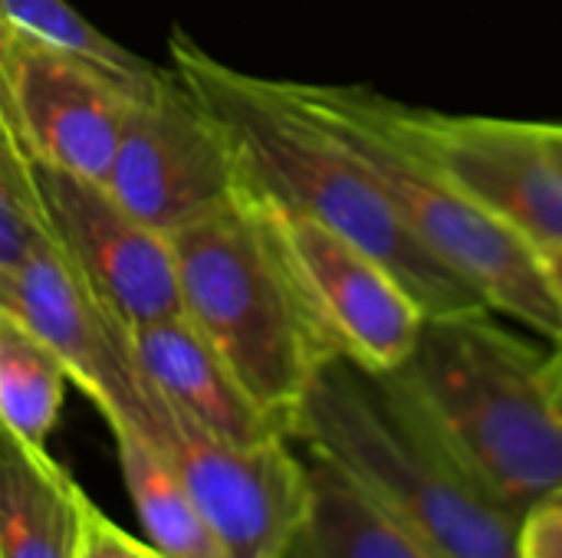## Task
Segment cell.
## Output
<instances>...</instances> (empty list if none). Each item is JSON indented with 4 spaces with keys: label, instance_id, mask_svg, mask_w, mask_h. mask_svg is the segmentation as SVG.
Segmentation results:
<instances>
[{
    "label": "cell",
    "instance_id": "obj_20",
    "mask_svg": "<svg viewBox=\"0 0 562 558\" xmlns=\"http://www.w3.org/2000/svg\"><path fill=\"white\" fill-rule=\"evenodd\" d=\"M76 558H168L155 549L148 539L128 536L122 526H115L105 513L95 510V503H86L82 513V533H79V553Z\"/></svg>",
    "mask_w": 562,
    "mask_h": 558
},
{
    "label": "cell",
    "instance_id": "obj_9",
    "mask_svg": "<svg viewBox=\"0 0 562 558\" xmlns=\"http://www.w3.org/2000/svg\"><path fill=\"white\" fill-rule=\"evenodd\" d=\"M105 191L138 220L175 234L240 191L237 158L171 66L151 95L132 99L122 118Z\"/></svg>",
    "mask_w": 562,
    "mask_h": 558
},
{
    "label": "cell",
    "instance_id": "obj_18",
    "mask_svg": "<svg viewBox=\"0 0 562 558\" xmlns=\"http://www.w3.org/2000/svg\"><path fill=\"white\" fill-rule=\"evenodd\" d=\"M0 10L13 30L30 33L49 46L69 49V53L95 62L112 79H119L135 99L151 95L161 79V66L142 59L138 53L119 46L115 39H109L66 0H0Z\"/></svg>",
    "mask_w": 562,
    "mask_h": 558
},
{
    "label": "cell",
    "instance_id": "obj_24",
    "mask_svg": "<svg viewBox=\"0 0 562 558\" xmlns=\"http://www.w3.org/2000/svg\"><path fill=\"white\" fill-rule=\"evenodd\" d=\"M540 132H543V141H547L557 168L562 171V122H540Z\"/></svg>",
    "mask_w": 562,
    "mask_h": 558
},
{
    "label": "cell",
    "instance_id": "obj_11",
    "mask_svg": "<svg viewBox=\"0 0 562 558\" xmlns=\"http://www.w3.org/2000/svg\"><path fill=\"white\" fill-rule=\"evenodd\" d=\"M53 240L128 329L181 316L171 237L128 214L99 181L33 161Z\"/></svg>",
    "mask_w": 562,
    "mask_h": 558
},
{
    "label": "cell",
    "instance_id": "obj_22",
    "mask_svg": "<svg viewBox=\"0 0 562 558\" xmlns=\"http://www.w3.org/2000/svg\"><path fill=\"white\" fill-rule=\"evenodd\" d=\"M10 36H13V26H10V20H7L3 10H0V125H3V132L26 151L23 128H20L16 105H13V89H10ZM26 155H30V151H26Z\"/></svg>",
    "mask_w": 562,
    "mask_h": 558
},
{
    "label": "cell",
    "instance_id": "obj_13",
    "mask_svg": "<svg viewBox=\"0 0 562 558\" xmlns=\"http://www.w3.org/2000/svg\"><path fill=\"white\" fill-rule=\"evenodd\" d=\"M132 345L148 382L184 421L234 444L286 437L184 316L132 329Z\"/></svg>",
    "mask_w": 562,
    "mask_h": 558
},
{
    "label": "cell",
    "instance_id": "obj_14",
    "mask_svg": "<svg viewBox=\"0 0 562 558\" xmlns=\"http://www.w3.org/2000/svg\"><path fill=\"white\" fill-rule=\"evenodd\" d=\"M89 497L0 421V558H76Z\"/></svg>",
    "mask_w": 562,
    "mask_h": 558
},
{
    "label": "cell",
    "instance_id": "obj_3",
    "mask_svg": "<svg viewBox=\"0 0 562 558\" xmlns=\"http://www.w3.org/2000/svg\"><path fill=\"white\" fill-rule=\"evenodd\" d=\"M293 441L342 470L441 558H520V523L385 375L329 358L300 405Z\"/></svg>",
    "mask_w": 562,
    "mask_h": 558
},
{
    "label": "cell",
    "instance_id": "obj_19",
    "mask_svg": "<svg viewBox=\"0 0 562 558\" xmlns=\"http://www.w3.org/2000/svg\"><path fill=\"white\" fill-rule=\"evenodd\" d=\"M49 224L33 184V158L0 125V266L49 243Z\"/></svg>",
    "mask_w": 562,
    "mask_h": 558
},
{
    "label": "cell",
    "instance_id": "obj_21",
    "mask_svg": "<svg viewBox=\"0 0 562 558\" xmlns=\"http://www.w3.org/2000/svg\"><path fill=\"white\" fill-rule=\"evenodd\" d=\"M520 558H562V490L543 497L520 516Z\"/></svg>",
    "mask_w": 562,
    "mask_h": 558
},
{
    "label": "cell",
    "instance_id": "obj_1",
    "mask_svg": "<svg viewBox=\"0 0 562 558\" xmlns=\"http://www.w3.org/2000/svg\"><path fill=\"white\" fill-rule=\"evenodd\" d=\"M168 56L184 89L221 125L247 191L366 247L405 283L428 319L487 309L408 234L362 158L293 95L286 79L234 69L184 30L168 36Z\"/></svg>",
    "mask_w": 562,
    "mask_h": 558
},
{
    "label": "cell",
    "instance_id": "obj_2",
    "mask_svg": "<svg viewBox=\"0 0 562 558\" xmlns=\"http://www.w3.org/2000/svg\"><path fill=\"white\" fill-rule=\"evenodd\" d=\"M385 378L517 523L562 490V342L491 309L445 312Z\"/></svg>",
    "mask_w": 562,
    "mask_h": 558
},
{
    "label": "cell",
    "instance_id": "obj_5",
    "mask_svg": "<svg viewBox=\"0 0 562 558\" xmlns=\"http://www.w3.org/2000/svg\"><path fill=\"white\" fill-rule=\"evenodd\" d=\"M290 89L362 158L408 234L491 312L547 342H562V312L537 247L398 141L372 112L369 86L290 82Z\"/></svg>",
    "mask_w": 562,
    "mask_h": 558
},
{
    "label": "cell",
    "instance_id": "obj_17",
    "mask_svg": "<svg viewBox=\"0 0 562 558\" xmlns=\"http://www.w3.org/2000/svg\"><path fill=\"white\" fill-rule=\"evenodd\" d=\"M66 385L72 382L59 355L0 306V421L23 441L46 447L66 401Z\"/></svg>",
    "mask_w": 562,
    "mask_h": 558
},
{
    "label": "cell",
    "instance_id": "obj_6",
    "mask_svg": "<svg viewBox=\"0 0 562 558\" xmlns=\"http://www.w3.org/2000/svg\"><path fill=\"white\" fill-rule=\"evenodd\" d=\"M0 306L23 319L66 365L69 382L95 405L109 431L161 441L171 408L138 365L132 329L86 286L56 240L0 266Z\"/></svg>",
    "mask_w": 562,
    "mask_h": 558
},
{
    "label": "cell",
    "instance_id": "obj_4",
    "mask_svg": "<svg viewBox=\"0 0 562 558\" xmlns=\"http://www.w3.org/2000/svg\"><path fill=\"white\" fill-rule=\"evenodd\" d=\"M168 237L181 316L293 441L300 405L333 352L303 306L260 201L240 184L227 204Z\"/></svg>",
    "mask_w": 562,
    "mask_h": 558
},
{
    "label": "cell",
    "instance_id": "obj_15",
    "mask_svg": "<svg viewBox=\"0 0 562 558\" xmlns=\"http://www.w3.org/2000/svg\"><path fill=\"white\" fill-rule=\"evenodd\" d=\"M306 464V516L280 558H441L329 460Z\"/></svg>",
    "mask_w": 562,
    "mask_h": 558
},
{
    "label": "cell",
    "instance_id": "obj_16",
    "mask_svg": "<svg viewBox=\"0 0 562 558\" xmlns=\"http://www.w3.org/2000/svg\"><path fill=\"white\" fill-rule=\"evenodd\" d=\"M112 441L145 539L168 558H224L171 460L138 431H112Z\"/></svg>",
    "mask_w": 562,
    "mask_h": 558
},
{
    "label": "cell",
    "instance_id": "obj_7",
    "mask_svg": "<svg viewBox=\"0 0 562 558\" xmlns=\"http://www.w3.org/2000/svg\"><path fill=\"white\" fill-rule=\"evenodd\" d=\"M379 122L530 247L562 243V171L540 122L408 105L369 89Z\"/></svg>",
    "mask_w": 562,
    "mask_h": 558
},
{
    "label": "cell",
    "instance_id": "obj_8",
    "mask_svg": "<svg viewBox=\"0 0 562 558\" xmlns=\"http://www.w3.org/2000/svg\"><path fill=\"white\" fill-rule=\"evenodd\" d=\"M257 201L333 358H346L372 375L395 372L428 319L405 283L333 227L263 197Z\"/></svg>",
    "mask_w": 562,
    "mask_h": 558
},
{
    "label": "cell",
    "instance_id": "obj_10",
    "mask_svg": "<svg viewBox=\"0 0 562 558\" xmlns=\"http://www.w3.org/2000/svg\"><path fill=\"white\" fill-rule=\"evenodd\" d=\"M290 444H234L171 411L155 447L178 470L224 558H280L310 503V464Z\"/></svg>",
    "mask_w": 562,
    "mask_h": 558
},
{
    "label": "cell",
    "instance_id": "obj_12",
    "mask_svg": "<svg viewBox=\"0 0 562 558\" xmlns=\"http://www.w3.org/2000/svg\"><path fill=\"white\" fill-rule=\"evenodd\" d=\"M10 89L30 158L102 184L135 95L95 62L20 30L10 36Z\"/></svg>",
    "mask_w": 562,
    "mask_h": 558
},
{
    "label": "cell",
    "instance_id": "obj_23",
    "mask_svg": "<svg viewBox=\"0 0 562 558\" xmlns=\"http://www.w3.org/2000/svg\"><path fill=\"white\" fill-rule=\"evenodd\" d=\"M540 263H543V273H547V283L557 296V306L562 312V243H550V247H540Z\"/></svg>",
    "mask_w": 562,
    "mask_h": 558
}]
</instances>
